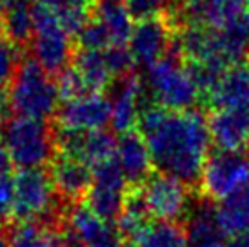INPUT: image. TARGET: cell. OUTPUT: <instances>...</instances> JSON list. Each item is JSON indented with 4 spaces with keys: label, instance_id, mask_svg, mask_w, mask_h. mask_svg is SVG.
<instances>
[{
    "label": "cell",
    "instance_id": "34",
    "mask_svg": "<svg viewBox=\"0 0 249 247\" xmlns=\"http://www.w3.org/2000/svg\"><path fill=\"white\" fill-rule=\"evenodd\" d=\"M26 2H29V0H0V17L6 15L7 11L15 9V7L26 4Z\"/></svg>",
    "mask_w": 249,
    "mask_h": 247
},
{
    "label": "cell",
    "instance_id": "16",
    "mask_svg": "<svg viewBox=\"0 0 249 247\" xmlns=\"http://www.w3.org/2000/svg\"><path fill=\"white\" fill-rule=\"evenodd\" d=\"M115 160L120 165L131 189L144 184L145 180L151 176V169L155 167L147 142L142 137V133L137 129L120 135L117 142Z\"/></svg>",
    "mask_w": 249,
    "mask_h": 247
},
{
    "label": "cell",
    "instance_id": "17",
    "mask_svg": "<svg viewBox=\"0 0 249 247\" xmlns=\"http://www.w3.org/2000/svg\"><path fill=\"white\" fill-rule=\"evenodd\" d=\"M209 133L211 142L222 151H244L249 142V109L214 111Z\"/></svg>",
    "mask_w": 249,
    "mask_h": 247
},
{
    "label": "cell",
    "instance_id": "10",
    "mask_svg": "<svg viewBox=\"0 0 249 247\" xmlns=\"http://www.w3.org/2000/svg\"><path fill=\"white\" fill-rule=\"evenodd\" d=\"M149 216L175 222L189 213V191L184 182L166 173H155L139 187Z\"/></svg>",
    "mask_w": 249,
    "mask_h": 247
},
{
    "label": "cell",
    "instance_id": "33",
    "mask_svg": "<svg viewBox=\"0 0 249 247\" xmlns=\"http://www.w3.org/2000/svg\"><path fill=\"white\" fill-rule=\"evenodd\" d=\"M11 165H13L11 157H9V153H7L4 140H2V137H0V173H9Z\"/></svg>",
    "mask_w": 249,
    "mask_h": 247
},
{
    "label": "cell",
    "instance_id": "24",
    "mask_svg": "<svg viewBox=\"0 0 249 247\" xmlns=\"http://www.w3.org/2000/svg\"><path fill=\"white\" fill-rule=\"evenodd\" d=\"M135 247H187L184 227L177 222L155 220L140 231L131 242Z\"/></svg>",
    "mask_w": 249,
    "mask_h": 247
},
{
    "label": "cell",
    "instance_id": "37",
    "mask_svg": "<svg viewBox=\"0 0 249 247\" xmlns=\"http://www.w3.org/2000/svg\"><path fill=\"white\" fill-rule=\"evenodd\" d=\"M242 2H244V4H248V6H249V0H242Z\"/></svg>",
    "mask_w": 249,
    "mask_h": 247
},
{
    "label": "cell",
    "instance_id": "30",
    "mask_svg": "<svg viewBox=\"0 0 249 247\" xmlns=\"http://www.w3.org/2000/svg\"><path fill=\"white\" fill-rule=\"evenodd\" d=\"M104 58H106V64H107L109 73L115 76V78L131 75L133 68L137 66L127 46H109V48L104 51Z\"/></svg>",
    "mask_w": 249,
    "mask_h": 247
},
{
    "label": "cell",
    "instance_id": "13",
    "mask_svg": "<svg viewBox=\"0 0 249 247\" xmlns=\"http://www.w3.org/2000/svg\"><path fill=\"white\" fill-rule=\"evenodd\" d=\"M244 11L242 0H182L177 9V18L184 26H204L220 29L240 20Z\"/></svg>",
    "mask_w": 249,
    "mask_h": 247
},
{
    "label": "cell",
    "instance_id": "18",
    "mask_svg": "<svg viewBox=\"0 0 249 247\" xmlns=\"http://www.w3.org/2000/svg\"><path fill=\"white\" fill-rule=\"evenodd\" d=\"M209 104L216 111L248 109L249 102V68L238 64L229 68L209 91Z\"/></svg>",
    "mask_w": 249,
    "mask_h": 247
},
{
    "label": "cell",
    "instance_id": "25",
    "mask_svg": "<svg viewBox=\"0 0 249 247\" xmlns=\"http://www.w3.org/2000/svg\"><path fill=\"white\" fill-rule=\"evenodd\" d=\"M73 66L80 73L84 82L91 93H104L111 84L113 75L107 69L104 58V51H78Z\"/></svg>",
    "mask_w": 249,
    "mask_h": 247
},
{
    "label": "cell",
    "instance_id": "29",
    "mask_svg": "<svg viewBox=\"0 0 249 247\" xmlns=\"http://www.w3.org/2000/svg\"><path fill=\"white\" fill-rule=\"evenodd\" d=\"M56 86H58V93H60V98L64 102H70V100H76L80 96L89 95L91 91L88 89V86L84 82V78L80 76V73L76 71V68L71 64L70 68H66L58 75V80H56Z\"/></svg>",
    "mask_w": 249,
    "mask_h": 247
},
{
    "label": "cell",
    "instance_id": "38",
    "mask_svg": "<svg viewBox=\"0 0 249 247\" xmlns=\"http://www.w3.org/2000/svg\"><path fill=\"white\" fill-rule=\"evenodd\" d=\"M248 31H249V13H248Z\"/></svg>",
    "mask_w": 249,
    "mask_h": 247
},
{
    "label": "cell",
    "instance_id": "7",
    "mask_svg": "<svg viewBox=\"0 0 249 247\" xmlns=\"http://www.w3.org/2000/svg\"><path fill=\"white\" fill-rule=\"evenodd\" d=\"M15 207L13 216L18 222H40L53 213L56 189L49 173L42 169H20L13 176Z\"/></svg>",
    "mask_w": 249,
    "mask_h": 247
},
{
    "label": "cell",
    "instance_id": "9",
    "mask_svg": "<svg viewBox=\"0 0 249 247\" xmlns=\"http://www.w3.org/2000/svg\"><path fill=\"white\" fill-rule=\"evenodd\" d=\"M64 238L68 247H122L117 224L100 218L86 206L75 202L66 214Z\"/></svg>",
    "mask_w": 249,
    "mask_h": 247
},
{
    "label": "cell",
    "instance_id": "19",
    "mask_svg": "<svg viewBox=\"0 0 249 247\" xmlns=\"http://www.w3.org/2000/svg\"><path fill=\"white\" fill-rule=\"evenodd\" d=\"M187 247H224L226 234L216 222V207L209 202H202L195 207L186 229Z\"/></svg>",
    "mask_w": 249,
    "mask_h": 247
},
{
    "label": "cell",
    "instance_id": "28",
    "mask_svg": "<svg viewBox=\"0 0 249 247\" xmlns=\"http://www.w3.org/2000/svg\"><path fill=\"white\" fill-rule=\"evenodd\" d=\"M75 36L76 44L82 51H106L109 46H113L106 26L98 20L95 15L84 24V28Z\"/></svg>",
    "mask_w": 249,
    "mask_h": 247
},
{
    "label": "cell",
    "instance_id": "36",
    "mask_svg": "<svg viewBox=\"0 0 249 247\" xmlns=\"http://www.w3.org/2000/svg\"><path fill=\"white\" fill-rule=\"evenodd\" d=\"M0 247H9V240L2 231H0Z\"/></svg>",
    "mask_w": 249,
    "mask_h": 247
},
{
    "label": "cell",
    "instance_id": "23",
    "mask_svg": "<svg viewBox=\"0 0 249 247\" xmlns=\"http://www.w3.org/2000/svg\"><path fill=\"white\" fill-rule=\"evenodd\" d=\"M58 17L64 29L73 36L93 17L97 0H36Z\"/></svg>",
    "mask_w": 249,
    "mask_h": 247
},
{
    "label": "cell",
    "instance_id": "4",
    "mask_svg": "<svg viewBox=\"0 0 249 247\" xmlns=\"http://www.w3.org/2000/svg\"><path fill=\"white\" fill-rule=\"evenodd\" d=\"M0 137L6 144L13 165L18 169H40L55 157V135L40 120L24 117L9 118Z\"/></svg>",
    "mask_w": 249,
    "mask_h": 247
},
{
    "label": "cell",
    "instance_id": "11",
    "mask_svg": "<svg viewBox=\"0 0 249 247\" xmlns=\"http://www.w3.org/2000/svg\"><path fill=\"white\" fill-rule=\"evenodd\" d=\"M56 129L89 133L111 124V100L104 93H89L76 100L64 102L56 111Z\"/></svg>",
    "mask_w": 249,
    "mask_h": 247
},
{
    "label": "cell",
    "instance_id": "14",
    "mask_svg": "<svg viewBox=\"0 0 249 247\" xmlns=\"http://www.w3.org/2000/svg\"><path fill=\"white\" fill-rule=\"evenodd\" d=\"M49 176L56 193L66 202H82L93 184V167L64 153H55L49 162Z\"/></svg>",
    "mask_w": 249,
    "mask_h": 247
},
{
    "label": "cell",
    "instance_id": "40",
    "mask_svg": "<svg viewBox=\"0 0 249 247\" xmlns=\"http://www.w3.org/2000/svg\"><path fill=\"white\" fill-rule=\"evenodd\" d=\"M224 247H229V246H224Z\"/></svg>",
    "mask_w": 249,
    "mask_h": 247
},
{
    "label": "cell",
    "instance_id": "8",
    "mask_svg": "<svg viewBox=\"0 0 249 247\" xmlns=\"http://www.w3.org/2000/svg\"><path fill=\"white\" fill-rule=\"evenodd\" d=\"M127 185L129 184H127L120 165L113 158L109 162L100 164L93 169V184L82 202H86V206L97 216L115 224V220L120 216L125 198L129 194Z\"/></svg>",
    "mask_w": 249,
    "mask_h": 247
},
{
    "label": "cell",
    "instance_id": "39",
    "mask_svg": "<svg viewBox=\"0 0 249 247\" xmlns=\"http://www.w3.org/2000/svg\"><path fill=\"white\" fill-rule=\"evenodd\" d=\"M248 109H249V102H248Z\"/></svg>",
    "mask_w": 249,
    "mask_h": 247
},
{
    "label": "cell",
    "instance_id": "15",
    "mask_svg": "<svg viewBox=\"0 0 249 247\" xmlns=\"http://www.w3.org/2000/svg\"><path fill=\"white\" fill-rule=\"evenodd\" d=\"M144 93V84L139 76L131 75L120 76L115 80L111 89V127L115 133H129L139 125L140 118V98Z\"/></svg>",
    "mask_w": 249,
    "mask_h": 247
},
{
    "label": "cell",
    "instance_id": "31",
    "mask_svg": "<svg viewBox=\"0 0 249 247\" xmlns=\"http://www.w3.org/2000/svg\"><path fill=\"white\" fill-rule=\"evenodd\" d=\"M125 7L133 20H149V18H159L162 13L169 11L171 0H124Z\"/></svg>",
    "mask_w": 249,
    "mask_h": 247
},
{
    "label": "cell",
    "instance_id": "1",
    "mask_svg": "<svg viewBox=\"0 0 249 247\" xmlns=\"http://www.w3.org/2000/svg\"><path fill=\"white\" fill-rule=\"evenodd\" d=\"M139 129L159 173L184 182H200L209 157V120L198 109L169 111L157 104L140 111Z\"/></svg>",
    "mask_w": 249,
    "mask_h": 247
},
{
    "label": "cell",
    "instance_id": "5",
    "mask_svg": "<svg viewBox=\"0 0 249 247\" xmlns=\"http://www.w3.org/2000/svg\"><path fill=\"white\" fill-rule=\"evenodd\" d=\"M33 20H35V33L31 40V51L35 56L33 60L51 76L60 75L64 69L70 68L73 58L71 35L64 29L58 17L38 2L33 4Z\"/></svg>",
    "mask_w": 249,
    "mask_h": 247
},
{
    "label": "cell",
    "instance_id": "32",
    "mask_svg": "<svg viewBox=\"0 0 249 247\" xmlns=\"http://www.w3.org/2000/svg\"><path fill=\"white\" fill-rule=\"evenodd\" d=\"M15 182L9 173H0V226L13 216Z\"/></svg>",
    "mask_w": 249,
    "mask_h": 247
},
{
    "label": "cell",
    "instance_id": "12",
    "mask_svg": "<svg viewBox=\"0 0 249 247\" xmlns=\"http://www.w3.org/2000/svg\"><path fill=\"white\" fill-rule=\"evenodd\" d=\"M173 38V24L167 18L159 17L137 22L127 42V48L135 58V64L147 69L171 51Z\"/></svg>",
    "mask_w": 249,
    "mask_h": 247
},
{
    "label": "cell",
    "instance_id": "20",
    "mask_svg": "<svg viewBox=\"0 0 249 247\" xmlns=\"http://www.w3.org/2000/svg\"><path fill=\"white\" fill-rule=\"evenodd\" d=\"M216 222L226 238L249 233V185L216 206Z\"/></svg>",
    "mask_w": 249,
    "mask_h": 247
},
{
    "label": "cell",
    "instance_id": "6",
    "mask_svg": "<svg viewBox=\"0 0 249 247\" xmlns=\"http://www.w3.org/2000/svg\"><path fill=\"white\" fill-rule=\"evenodd\" d=\"M202 191L222 202L249 185V155L244 151H214L208 157L200 176Z\"/></svg>",
    "mask_w": 249,
    "mask_h": 247
},
{
    "label": "cell",
    "instance_id": "35",
    "mask_svg": "<svg viewBox=\"0 0 249 247\" xmlns=\"http://www.w3.org/2000/svg\"><path fill=\"white\" fill-rule=\"evenodd\" d=\"M229 247H249V233L229 238Z\"/></svg>",
    "mask_w": 249,
    "mask_h": 247
},
{
    "label": "cell",
    "instance_id": "27",
    "mask_svg": "<svg viewBox=\"0 0 249 247\" xmlns=\"http://www.w3.org/2000/svg\"><path fill=\"white\" fill-rule=\"evenodd\" d=\"M20 64V48L0 31V95L9 91Z\"/></svg>",
    "mask_w": 249,
    "mask_h": 247
},
{
    "label": "cell",
    "instance_id": "26",
    "mask_svg": "<svg viewBox=\"0 0 249 247\" xmlns=\"http://www.w3.org/2000/svg\"><path fill=\"white\" fill-rule=\"evenodd\" d=\"M0 31L18 48L28 46L33 40L35 20H33V4L26 2L0 17Z\"/></svg>",
    "mask_w": 249,
    "mask_h": 247
},
{
    "label": "cell",
    "instance_id": "2",
    "mask_svg": "<svg viewBox=\"0 0 249 247\" xmlns=\"http://www.w3.org/2000/svg\"><path fill=\"white\" fill-rule=\"evenodd\" d=\"M58 86L55 76H51L33 58L22 60L11 88L7 91L9 109L17 117L48 122L58 111Z\"/></svg>",
    "mask_w": 249,
    "mask_h": 247
},
{
    "label": "cell",
    "instance_id": "22",
    "mask_svg": "<svg viewBox=\"0 0 249 247\" xmlns=\"http://www.w3.org/2000/svg\"><path fill=\"white\" fill-rule=\"evenodd\" d=\"M7 240L9 247H68L62 233L42 222H20Z\"/></svg>",
    "mask_w": 249,
    "mask_h": 247
},
{
    "label": "cell",
    "instance_id": "3",
    "mask_svg": "<svg viewBox=\"0 0 249 247\" xmlns=\"http://www.w3.org/2000/svg\"><path fill=\"white\" fill-rule=\"evenodd\" d=\"M182 58L167 53L145 71V86L157 106L169 111H187L200 98V89Z\"/></svg>",
    "mask_w": 249,
    "mask_h": 247
},
{
    "label": "cell",
    "instance_id": "21",
    "mask_svg": "<svg viewBox=\"0 0 249 247\" xmlns=\"http://www.w3.org/2000/svg\"><path fill=\"white\" fill-rule=\"evenodd\" d=\"M93 15L106 26L113 46H127L135 24L124 0H97Z\"/></svg>",
    "mask_w": 249,
    "mask_h": 247
}]
</instances>
